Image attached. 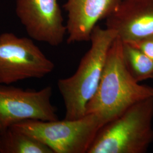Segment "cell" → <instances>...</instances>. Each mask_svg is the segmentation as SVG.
Here are the masks:
<instances>
[{"label":"cell","mask_w":153,"mask_h":153,"mask_svg":"<svg viewBox=\"0 0 153 153\" xmlns=\"http://www.w3.org/2000/svg\"><path fill=\"white\" fill-rule=\"evenodd\" d=\"M153 98V86L142 85L126 67L123 42L117 36L108 51L98 88L86 108V114L98 116L105 124L133 105Z\"/></svg>","instance_id":"1"},{"label":"cell","mask_w":153,"mask_h":153,"mask_svg":"<svg viewBox=\"0 0 153 153\" xmlns=\"http://www.w3.org/2000/svg\"><path fill=\"white\" fill-rule=\"evenodd\" d=\"M117 33L97 25L91 33V46L83 56L76 72L61 78L57 87L65 107V119L75 120L86 115V108L98 88L108 51Z\"/></svg>","instance_id":"2"},{"label":"cell","mask_w":153,"mask_h":153,"mask_svg":"<svg viewBox=\"0 0 153 153\" xmlns=\"http://www.w3.org/2000/svg\"><path fill=\"white\" fill-rule=\"evenodd\" d=\"M153 98L133 105L99 131L88 153H144L153 141Z\"/></svg>","instance_id":"3"},{"label":"cell","mask_w":153,"mask_h":153,"mask_svg":"<svg viewBox=\"0 0 153 153\" xmlns=\"http://www.w3.org/2000/svg\"><path fill=\"white\" fill-rule=\"evenodd\" d=\"M104 124L98 116L86 114L75 120H27L12 127L38 140L53 153H88Z\"/></svg>","instance_id":"4"},{"label":"cell","mask_w":153,"mask_h":153,"mask_svg":"<svg viewBox=\"0 0 153 153\" xmlns=\"http://www.w3.org/2000/svg\"><path fill=\"white\" fill-rule=\"evenodd\" d=\"M50 60L31 39L12 33L0 34V84L40 79L54 70Z\"/></svg>","instance_id":"5"},{"label":"cell","mask_w":153,"mask_h":153,"mask_svg":"<svg viewBox=\"0 0 153 153\" xmlns=\"http://www.w3.org/2000/svg\"><path fill=\"white\" fill-rule=\"evenodd\" d=\"M52 96L49 86L36 91L0 84V133L23 121L58 120Z\"/></svg>","instance_id":"6"},{"label":"cell","mask_w":153,"mask_h":153,"mask_svg":"<svg viewBox=\"0 0 153 153\" xmlns=\"http://www.w3.org/2000/svg\"><path fill=\"white\" fill-rule=\"evenodd\" d=\"M16 13L31 38L52 47L63 42L66 28L57 0H16Z\"/></svg>","instance_id":"7"},{"label":"cell","mask_w":153,"mask_h":153,"mask_svg":"<svg viewBox=\"0 0 153 153\" xmlns=\"http://www.w3.org/2000/svg\"><path fill=\"white\" fill-rule=\"evenodd\" d=\"M121 0H66L67 43L90 42L91 33L99 21L106 19Z\"/></svg>","instance_id":"8"},{"label":"cell","mask_w":153,"mask_h":153,"mask_svg":"<svg viewBox=\"0 0 153 153\" xmlns=\"http://www.w3.org/2000/svg\"><path fill=\"white\" fill-rule=\"evenodd\" d=\"M105 26L126 43L153 35V0H121Z\"/></svg>","instance_id":"9"},{"label":"cell","mask_w":153,"mask_h":153,"mask_svg":"<svg viewBox=\"0 0 153 153\" xmlns=\"http://www.w3.org/2000/svg\"><path fill=\"white\" fill-rule=\"evenodd\" d=\"M0 153H53L27 134L10 127L0 133Z\"/></svg>","instance_id":"10"},{"label":"cell","mask_w":153,"mask_h":153,"mask_svg":"<svg viewBox=\"0 0 153 153\" xmlns=\"http://www.w3.org/2000/svg\"><path fill=\"white\" fill-rule=\"evenodd\" d=\"M123 56L126 67L138 82L153 79V61L139 49L123 42Z\"/></svg>","instance_id":"11"},{"label":"cell","mask_w":153,"mask_h":153,"mask_svg":"<svg viewBox=\"0 0 153 153\" xmlns=\"http://www.w3.org/2000/svg\"><path fill=\"white\" fill-rule=\"evenodd\" d=\"M128 43L141 51L153 61V35L136 42Z\"/></svg>","instance_id":"12"}]
</instances>
